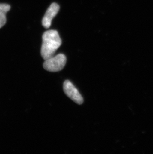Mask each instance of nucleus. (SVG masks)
I'll return each instance as SVG.
<instances>
[{
	"label": "nucleus",
	"instance_id": "nucleus-5",
	"mask_svg": "<svg viewBox=\"0 0 153 154\" xmlns=\"http://www.w3.org/2000/svg\"><path fill=\"white\" fill-rule=\"evenodd\" d=\"M10 6L7 4H0V29L2 28L7 22L6 14L10 10Z\"/></svg>",
	"mask_w": 153,
	"mask_h": 154
},
{
	"label": "nucleus",
	"instance_id": "nucleus-2",
	"mask_svg": "<svg viewBox=\"0 0 153 154\" xmlns=\"http://www.w3.org/2000/svg\"><path fill=\"white\" fill-rule=\"evenodd\" d=\"M66 57L63 54H58L55 57L45 60L44 68L47 71L55 72L61 71L66 63Z\"/></svg>",
	"mask_w": 153,
	"mask_h": 154
},
{
	"label": "nucleus",
	"instance_id": "nucleus-1",
	"mask_svg": "<svg viewBox=\"0 0 153 154\" xmlns=\"http://www.w3.org/2000/svg\"><path fill=\"white\" fill-rule=\"evenodd\" d=\"M61 44L62 41L57 31L49 30L45 32L42 35V45L41 49V54L44 60L53 57Z\"/></svg>",
	"mask_w": 153,
	"mask_h": 154
},
{
	"label": "nucleus",
	"instance_id": "nucleus-3",
	"mask_svg": "<svg viewBox=\"0 0 153 154\" xmlns=\"http://www.w3.org/2000/svg\"><path fill=\"white\" fill-rule=\"evenodd\" d=\"M64 91L68 97L79 105L82 104L84 99L78 89L69 80H67L64 82Z\"/></svg>",
	"mask_w": 153,
	"mask_h": 154
},
{
	"label": "nucleus",
	"instance_id": "nucleus-4",
	"mask_svg": "<svg viewBox=\"0 0 153 154\" xmlns=\"http://www.w3.org/2000/svg\"><path fill=\"white\" fill-rule=\"evenodd\" d=\"M60 7L56 3H52L46 11L44 16L42 19V23L43 26L46 29L50 28L52 20L54 17L56 16L59 11Z\"/></svg>",
	"mask_w": 153,
	"mask_h": 154
}]
</instances>
